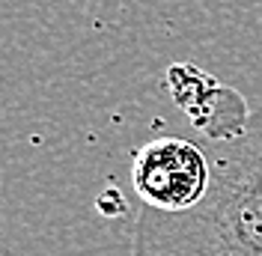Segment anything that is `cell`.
Segmentation results:
<instances>
[{
    "label": "cell",
    "mask_w": 262,
    "mask_h": 256,
    "mask_svg": "<svg viewBox=\"0 0 262 256\" xmlns=\"http://www.w3.org/2000/svg\"><path fill=\"white\" fill-rule=\"evenodd\" d=\"M167 87L209 140H229L247 125L250 111L245 108V98L196 66H173L167 72Z\"/></svg>",
    "instance_id": "3"
},
{
    "label": "cell",
    "mask_w": 262,
    "mask_h": 256,
    "mask_svg": "<svg viewBox=\"0 0 262 256\" xmlns=\"http://www.w3.org/2000/svg\"><path fill=\"white\" fill-rule=\"evenodd\" d=\"M212 143L203 200L182 211L143 206L131 256H262V108L235 137Z\"/></svg>",
    "instance_id": "1"
},
{
    "label": "cell",
    "mask_w": 262,
    "mask_h": 256,
    "mask_svg": "<svg viewBox=\"0 0 262 256\" xmlns=\"http://www.w3.org/2000/svg\"><path fill=\"white\" fill-rule=\"evenodd\" d=\"M131 182L143 206L182 211L209 191L212 158L185 137H158L134 152Z\"/></svg>",
    "instance_id": "2"
}]
</instances>
